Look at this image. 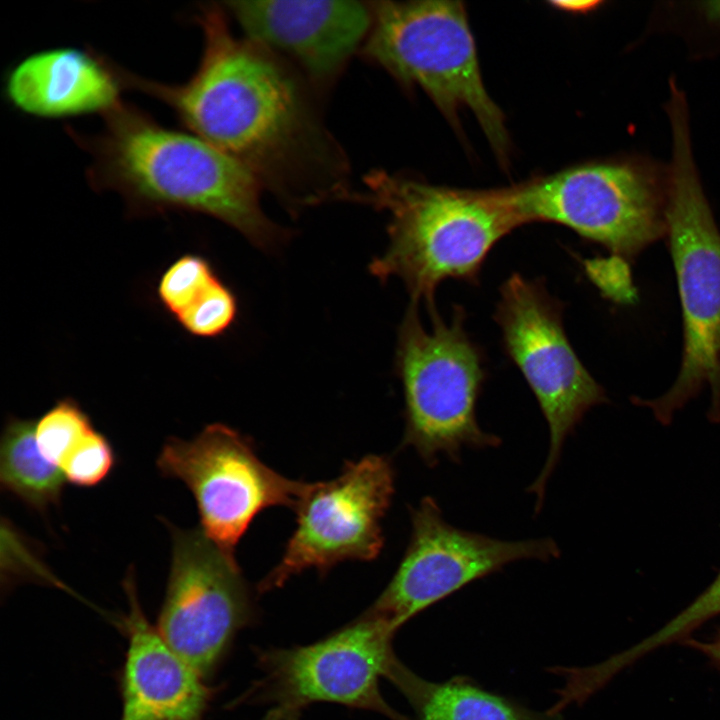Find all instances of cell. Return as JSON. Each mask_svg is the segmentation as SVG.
I'll use <instances>...</instances> for the list:
<instances>
[{"label": "cell", "instance_id": "cell-5", "mask_svg": "<svg viewBox=\"0 0 720 720\" xmlns=\"http://www.w3.org/2000/svg\"><path fill=\"white\" fill-rule=\"evenodd\" d=\"M418 304L411 302L401 323L396 369L405 399L402 447L413 448L434 467L439 456L454 462L463 448H494L501 439L479 426L476 404L486 378L483 353L468 335L465 312L454 307L448 323L428 308L423 327Z\"/></svg>", "mask_w": 720, "mask_h": 720}, {"label": "cell", "instance_id": "cell-18", "mask_svg": "<svg viewBox=\"0 0 720 720\" xmlns=\"http://www.w3.org/2000/svg\"><path fill=\"white\" fill-rule=\"evenodd\" d=\"M35 421L11 418L0 447V482L3 489L37 510L59 502L66 481L60 467L41 453Z\"/></svg>", "mask_w": 720, "mask_h": 720}, {"label": "cell", "instance_id": "cell-11", "mask_svg": "<svg viewBox=\"0 0 720 720\" xmlns=\"http://www.w3.org/2000/svg\"><path fill=\"white\" fill-rule=\"evenodd\" d=\"M157 466L193 494L200 529L221 549H234L264 509L294 510L308 482L289 479L257 456L248 437L223 424L206 426L191 440L170 438Z\"/></svg>", "mask_w": 720, "mask_h": 720}, {"label": "cell", "instance_id": "cell-2", "mask_svg": "<svg viewBox=\"0 0 720 720\" xmlns=\"http://www.w3.org/2000/svg\"><path fill=\"white\" fill-rule=\"evenodd\" d=\"M104 116L95 136L74 134L92 157L88 173L95 187L119 193L135 211L213 216L261 248L281 240L284 232L261 209V184L237 159L132 106L121 103Z\"/></svg>", "mask_w": 720, "mask_h": 720}, {"label": "cell", "instance_id": "cell-13", "mask_svg": "<svg viewBox=\"0 0 720 720\" xmlns=\"http://www.w3.org/2000/svg\"><path fill=\"white\" fill-rule=\"evenodd\" d=\"M172 558L157 630L204 678L236 632L255 617L252 595L233 554L199 529L171 527Z\"/></svg>", "mask_w": 720, "mask_h": 720}, {"label": "cell", "instance_id": "cell-23", "mask_svg": "<svg viewBox=\"0 0 720 720\" xmlns=\"http://www.w3.org/2000/svg\"><path fill=\"white\" fill-rule=\"evenodd\" d=\"M115 463V452L109 440L93 430L71 451L60 468L66 481L88 488L105 480Z\"/></svg>", "mask_w": 720, "mask_h": 720}, {"label": "cell", "instance_id": "cell-6", "mask_svg": "<svg viewBox=\"0 0 720 720\" xmlns=\"http://www.w3.org/2000/svg\"><path fill=\"white\" fill-rule=\"evenodd\" d=\"M364 45L367 58L407 86L422 88L454 125L470 109L501 161L504 115L483 84L467 13L459 1H379Z\"/></svg>", "mask_w": 720, "mask_h": 720}, {"label": "cell", "instance_id": "cell-14", "mask_svg": "<svg viewBox=\"0 0 720 720\" xmlns=\"http://www.w3.org/2000/svg\"><path fill=\"white\" fill-rule=\"evenodd\" d=\"M250 41L281 51L314 80H332L368 36L372 7L358 1H229Z\"/></svg>", "mask_w": 720, "mask_h": 720}, {"label": "cell", "instance_id": "cell-19", "mask_svg": "<svg viewBox=\"0 0 720 720\" xmlns=\"http://www.w3.org/2000/svg\"><path fill=\"white\" fill-rule=\"evenodd\" d=\"M93 430L89 416L73 399L65 398L36 422L35 436L44 457L61 467L71 451Z\"/></svg>", "mask_w": 720, "mask_h": 720}, {"label": "cell", "instance_id": "cell-22", "mask_svg": "<svg viewBox=\"0 0 720 720\" xmlns=\"http://www.w3.org/2000/svg\"><path fill=\"white\" fill-rule=\"evenodd\" d=\"M235 296L218 278L179 316L180 325L197 337H216L233 323Z\"/></svg>", "mask_w": 720, "mask_h": 720}, {"label": "cell", "instance_id": "cell-8", "mask_svg": "<svg viewBox=\"0 0 720 720\" xmlns=\"http://www.w3.org/2000/svg\"><path fill=\"white\" fill-rule=\"evenodd\" d=\"M562 314L563 305L542 280L514 273L501 286L495 321L505 351L533 391L549 427L546 461L528 489L536 496L537 512L566 438L590 408L606 401L603 388L574 352Z\"/></svg>", "mask_w": 720, "mask_h": 720}, {"label": "cell", "instance_id": "cell-10", "mask_svg": "<svg viewBox=\"0 0 720 720\" xmlns=\"http://www.w3.org/2000/svg\"><path fill=\"white\" fill-rule=\"evenodd\" d=\"M395 491L391 460L370 454L347 462L328 481L307 484L296 526L279 562L258 584L268 592L308 569L325 573L345 561H371L384 545L381 522Z\"/></svg>", "mask_w": 720, "mask_h": 720}, {"label": "cell", "instance_id": "cell-9", "mask_svg": "<svg viewBox=\"0 0 720 720\" xmlns=\"http://www.w3.org/2000/svg\"><path fill=\"white\" fill-rule=\"evenodd\" d=\"M395 630L365 611L352 623L305 646L272 648L257 655L262 677L242 697L248 703H273L301 710L330 702L410 720L382 697L379 681L396 658Z\"/></svg>", "mask_w": 720, "mask_h": 720}, {"label": "cell", "instance_id": "cell-25", "mask_svg": "<svg viewBox=\"0 0 720 720\" xmlns=\"http://www.w3.org/2000/svg\"><path fill=\"white\" fill-rule=\"evenodd\" d=\"M300 710L275 706L265 716L264 720H299Z\"/></svg>", "mask_w": 720, "mask_h": 720}, {"label": "cell", "instance_id": "cell-3", "mask_svg": "<svg viewBox=\"0 0 720 720\" xmlns=\"http://www.w3.org/2000/svg\"><path fill=\"white\" fill-rule=\"evenodd\" d=\"M355 194L390 214L389 245L370 264L380 280L400 278L411 302L434 306L441 282L478 281L493 246L522 225L505 189L465 190L434 186L385 171L365 178Z\"/></svg>", "mask_w": 720, "mask_h": 720}, {"label": "cell", "instance_id": "cell-16", "mask_svg": "<svg viewBox=\"0 0 720 720\" xmlns=\"http://www.w3.org/2000/svg\"><path fill=\"white\" fill-rule=\"evenodd\" d=\"M112 63L75 48L28 56L8 74L5 91L19 110L44 118L107 114L121 104Z\"/></svg>", "mask_w": 720, "mask_h": 720}, {"label": "cell", "instance_id": "cell-7", "mask_svg": "<svg viewBox=\"0 0 720 720\" xmlns=\"http://www.w3.org/2000/svg\"><path fill=\"white\" fill-rule=\"evenodd\" d=\"M505 189L522 225L560 224L621 258L667 233V192L638 162L583 164Z\"/></svg>", "mask_w": 720, "mask_h": 720}, {"label": "cell", "instance_id": "cell-21", "mask_svg": "<svg viewBox=\"0 0 720 720\" xmlns=\"http://www.w3.org/2000/svg\"><path fill=\"white\" fill-rule=\"evenodd\" d=\"M216 279L205 258L194 254L183 255L162 274L157 287L159 300L176 318Z\"/></svg>", "mask_w": 720, "mask_h": 720}, {"label": "cell", "instance_id": "cell-15", "mask_svg": "<svg viewBox=\"0 0 720 720\" xmlns=\"http://www.w3.org/2000/svg\"><path fill=\"white\" fill-rule=\"evenodd\" d=\"M124 584L130 609L119 720H201L210 698L204 677L149 623L131 574Z\"/></svg>", "mask_w": 720, "mask_h": 720}, {"label": "cell", "instance_id": "cell-1", "mask_svg": "<svg viewBox=\"0 0 720 720\" xmlns=\"http://www.w3.org/2000/svg\"><path fill=\"white\" fill-rule=\"evenodd\" d=\"M222 9L200 8L204 34L197 71L164 84L118 68L123 86L167 104L194 134L228 153L281 196L307 203L344 198L341 153L292 75L264 47L233 36Z\"/></svg>", "mask_w": 720, "mask_h": 720}, {"label": "cell", "instance_id": "cell-4", "mask_svg": "<svg viewBox=\"0 0 720 720\" xmlns=\"http://www.w3.org/2000/svg\"><path fill=\"white\" fill-rule=\"evenodd\" d=\"M673 159L667 187L666 224L684 323L680 372L654 400H634L668 424L673 414L709 385V417L720 421V232L694 165L688 113L669 114Z\"/></svg>", "mask_w": 720, "mask_h": 720}, {"label": "cell", "instance_id": "cell-24", "mask_svg": "<svg viewBox=\"0 0 720 720\" xmlns=\"http://www.w3.org/2000/svg\"><path fill=\"white\" fill-rule=\"evenodd\" d=\"M685 643L700 651L720 668V630L709 641L701 642L689 638Z\"/></svg>", "mask_w": 720, "mask_h": 720}, {"label": "cell", "instance_id": "cell-20", "mask_svg": "<svg viewBox=\"0 0 720 720\" xmlns=\"http://www.w3.org/2000/svg\"><path fill=\"white\" fill-rule=\"evenodd\" d=\"M718 614H720V572L690 605L661 629L631 648L618 653L616 662L621 668H626L660 646L678 640H687L693 630Z\"/></svg>", "mask_w": 720, "mask_h": 720}, {"label": "cell", "instance_id": "cell-26", "mask_svg": "<svg viewBox=\"0 0 720 720\" xmlns=\"http://www.w3.org/2000/svg\"><path fill=\"white\" fill-rule=\"evenodd\" d=\"M710 5L711 7L708 9L709 16L717 21H720V2L715 3L714 5L711 3Z\"/></svg>", "mask_w": 720, "mask_h": 720}, {"label": "cell", "instance_id": "cell-17", "mask_svg": "<svg viewBox=\"0 0 720 720\" xmlns=\"http://www.w3.org/2000/svg\"><path fill=\"white\" fill-rule=\"evenodd\" d=\"M405 696L419 720H559L490 693L465 678L425 680L396 657L386 674Z\"/></svg>", "mask_w": 720, "mask_h": 720}, {"label": "cell", "instance_id": "cell-12", "mask_svg": "<svg viewBox=\"0 0 720 720\" xmlns=\"http://www.w3.org/2000/svg\"><path fill=\"white\" fill-rule=\"evenodd\" d=\"M411 535L384 590L367 611L397 631L412 617L469 583L521 560L549 561L551 538L507 541L452 526L432 497L410 510Z\"/></svg>", "mask_w": 720, "mask_h": 720}]
</instances>
